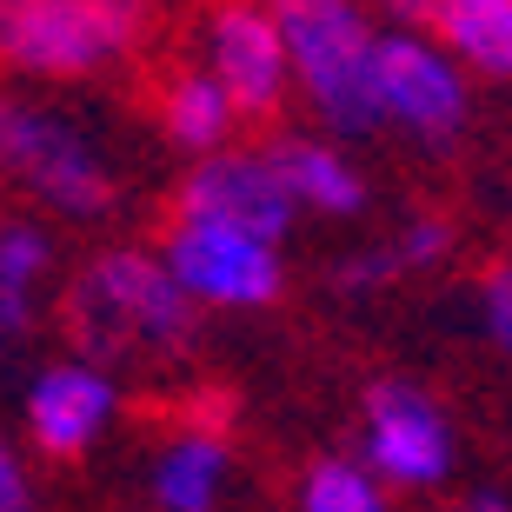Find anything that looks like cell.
Returning a JSON list of instances; mask_svg holds the SVG:
<instances>
[{
	"label": "cell",
	"instance_id": "1",
	"mask_svg": "<svg viewBox=\"0 0 512 512\" xmlns=\"http://www.w3.org/2000/svg\"><path fill=\"white\" fill-rule=\"evenodd\" d=\"M67 326L87 360L100 366H140V360H173L187 353L193 326V300L173 286L167 260L153 247H114V253H94L87 273L74 280L67 293Z\"/></svg>",
	"mask_w": 512,
	"mask_h": 512
},
{
	"label": "cell",
	"instance_id": "2",
	"mask_svg": "<svg viewBox=\"0 0 512 512\" xmlns=\"http://www.w3.org/2000/svg\"><path fill=\"white\" fill-rule=\"evenodd\" d=\"M286 47V80L293 100L313 107L326 133H380L373 114V40L380 20L366 0H266Z\"/></svg>",
	"mask_w": 512,
	"mask_h": 512
},
{
	"label": "cell",
	"instance_id": "3",
	"mask_svg": "<svg viewBox=\"0 0 512 512\" xmlns=\"http://www.w3.org/2000/svg\"><path fill=\"white\" fill-rule=\"evenodd\" d=\"M147 40V0H0V67L20 80H94Z\"/></svg>",
	"mask_w": 512,
	"mask_h": 512
},
{
	"label": "cell",
	"instance_id": "4",
	"mask_svg": "<svg viewBox=\"0 0 512 512\" xmlns=\"http://www.w3.org/2000/svg\"><path fill=\"white\" fill-rule=\"evenodd\" d=\"M0 180L60 220H100L114 207V167L87 127L27 94H0Z\"/></svg>",
	"mask_w": 512,
	"mask_h": 512
},
{
	"label": "cell",
	"instance_id": "5",
	"mask_svg": "<svg viewBox=\"0 0 512 512\" xmlns=\"http://www.w3.org/2000/svg\"><path fill=\"white\" fill-rule=\"evenodd\" d=\"M173 286L193 300V313H266L286 293V240L207 213H173L160 240Z\"/></svg>",
	"mask_w": 512,
	"mask_h": 512
},
{
	"label": "cell",
	"instance_id": "6",
	"mask_svg": "<svg viewBox=\"0 0 512 512\" xmlns=\"http://www.w3.org/2000/svg\"><path fill=\"white\" fill-rule=\"evenodd\" d=\"M373 114H380V127L406 133L419 147H446L473 120V74L419 20L380 27V40H373Z\"/></svg>",
	"mask_w": 512,
	"mask_h": 512
},
{
	"label": "cell",
	"instance_id": "7",
	"mask_svg": "<svg viewBox=\"0 0 512 512\" xmlns=\"http://www.w3.org/2000/svg\"><path fill=\"white\" fill-rule=\"evenodd\" d=\"M360 459L393 499H426L459 473V426L426 386L386 380L360 406Z\"/></svg>",
	"mask_w": 512,
	"mask_h": 512
},
{
	"label": "cell",
	"instance_id": "8",
	"mask_svg": "<svg viewBox=\"0 0 512 512\" xmlns=\"http://www.w3.org/2000/svg\"><path fill=\"white\" fill-rule=\"evenodd\" d=\"M200 67L227 87L240 120H273L293 100L286 47H280V27L266 14V0H213L207 27H200Z\"/></svg>",
	"mask_w": 512,
	"mask_h": 512
},
{
	"label": "cell",
	"instance_id": "9",
	"mask_svg": "<svg viewBox=\"0 0 512 512\" xmlns=\"http://www.w3.org/2000/svg\"><path fill=\"white\" fill-rule=\"evenodd\" d=\"M120 426V373L87 360H54L40 366L27 386V439L47 459H87L100 439Z\"/></svg>",
	"mask_w": 512,
	"mask_h": 512
},
{
	"label": "cell",
	"instance_id": "10",
	"mask_svg": "<svg viewBox=\"0 0 512 512\" xmlns=\"http://www.w3.org/2000/svg\"><path fill=\"white\" fill-rule=\"evenodd\" d=\"M173 213H207V220H233V227H253V233H273L286 240L293 233V200L280 187V167H273V147H227L213 153H193L187 180H180V200Z\"/></svg>",
	"mask_w": 512,
	"mask_h": 512
},
{
	"label": "cell",
	"instance_id": "11",
	"mask_svg": "<svg viewBox=\"0 0 512 512\" xmlns=\"http://www.w3.org/2000/svg\"><path fill=\"white\" fill-rule=\"evenodd\" d=\"M233 486V439L213 419H180L147 459V499L160 512H213Z\"/></svg>",
	"mask_w": 512,
	"mask_h": 512
},
{
	"label": "cell",
	"instance_id": "12",
	"mask_svg": "<svg viewBox=\"0 0 512 512\" xmlns=\"http://www.w3.org/2000/svg\"><path fill=\"white\" fill-rule=\"evenodd\" d=\"M273 167H280V187L293 200V213H320V220H360L373 187H366V167L340 147V133H293L273 147Z\"/></svg>",
	"mask_w": 512,
	"mask_h": 512
},
{
	"label": "cell",
	"instance_id": "13",
	"mask_svg": "<svg viewBox=\"0 0 512 512\" xmlns=\"http://www.w3.org/2000/svg\"><path fill=\"white\" fill-rule=\"evenodd\" d=\"M419 20L473 80L512 74V0H426Z\"/></svg>",
	"mask_w": 512,
	"mask_h": 512
},
{
	"label": "cell",
	"instance_id": "14",
	"mask_svg": "<svg viewBox=\"0 0 512 512\" xmlns=\"http://www.w3.org/2000/svg\"><path fill=\"white\" fill-rule=\"evenodd\" d=\"M240 127H247V120L233 114L227 87H220L207 67H180V74L160 87V133H167L180 153L227 147V140H240Z\"/></svg>",
	"mask_w": 512,
	"mask_h": 512
},
{
	"label": "cell",
	"instance_id": "15",
	"mask_svg": "<svg viewBox=\"0 0 512 512\" xmlns=\"http://www.w3.org/2000/svg\"><path fill=\"white\" fill-rule=\"evenodd\" d=\"M453 260V227L446 213H413L399 233H386L380 247H360L353 260L340 266V286L366 293V286H393V280H413V273H433V266Z\"/></svg>",
	"mask_w": 512,
	"mask_h": 512
},
{
	"label": "cell",
	"instance_id": "16",
	"mask_svg": "<svg viewBox=\"0 0 512 512\" xmlns=\"http://www.w3.org/2000/svg\"><path fill=\"white\" fill-rule=\"evenodd\" d=\"M54 280V233L40 220H0V326L34 320L40 293Z\"/></svg>",
	"mask_w": 512,
	"mask_h": 512
},
{
	"label": "cell",
	"instance_id": "17",
	"mask_svg": "<svg viewBox=\"0 0 512 512\" xmlns=\"http://www.w3.org/2000/svg\"><path fill=\"white\" fill-rule=\"evenodd\" d=\"M300 506L306 512H386L393 493L366 473L360 453H333V459H313L300 473Z\"/></svg>",
	"mask_w": 512,
	"mask_h": 512
},
{
	"label": "cell",
	"instance_id": "18",
	"mask_svg": "<svg viewBox=\"0 0 512 512\" xmlns=\"http://www.w3.org/2000/svg\"><path fill=\"white\" fill-rule=\"evenodd\" d=\"M479 326H486V340L506 353L512 346V273L506 266H493L486 280H479Z\"/></svg>",
	"mask_w": 512,
	"mask_h": 512
},
{
	"label": "cell",
	"instance_id": "19",
	"mask_svg": "<svg viewBox=\"0 0 512 512\" xmlns=\"http://www.w3.org/2000/svg\"><path fill=\"white\" fill-rule=\"evenodd\" d=\"M34 506V479H27V459L7 433H0V512H27Z\"/></svg>",
	"mask_w": 512,
	"mask_h": 512
},
{
	"label": "cell",
	"instance_id": "20",
	"mask_svg": "<svg viewBox=\"0 0 512 512\" xmlns=\"http://www.w3.org/2000/svg\"><path fill=\"white\" fill-rule=\"evenodd\" d=\"M373 7H386V14H399V20H419V14H426V0H373Z\"/></svg>",
	"mask_w": 512,
	"mask_h": 512
},
{
	"label": "cell",
	"instance_id": "21",
	"mask_svg": "<svg viewBox=\"0 0 512 512\" xmlns=\"http://www.w3.org/2000/svg\"><path fill=\"white\" fill-rule=\"evenodd\" d=\"M466 506H486V512H499V506H506V493H493V486H473V499H466Z\"/></svg>",
	"mask_w": 512,
	"mask_h": 512
},
{
	"label": "cell",
	"instance_id": "22",
	"mask_svg": "<svg viewBox=\"0 0 512 512\" xmlns=\"http://www.w3.org/2000/svg\"><path fill=\"white\" fill-rule=\"evenodd\" d=\"M0 340H7V326H0Z\"/></svg>",
	"mask_w": 512,
	"mask_h": 512
}]
</instances>
